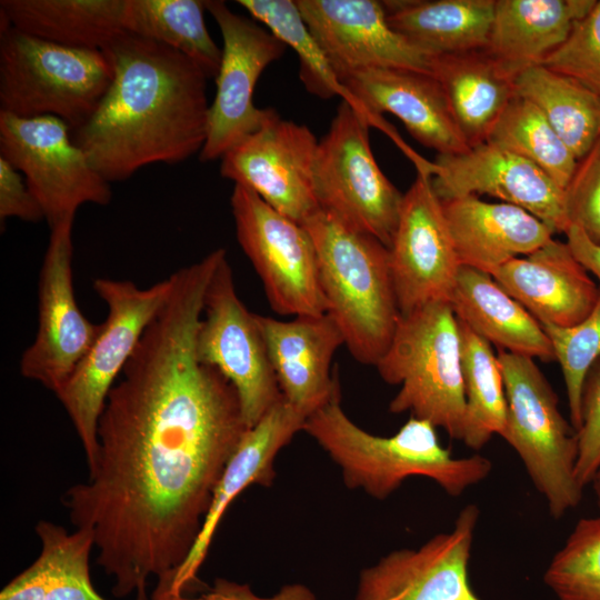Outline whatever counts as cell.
<instances>
[{"instance_id": "6da1fadb", "label": "cell", "mask_w": 600, "mask_h": 600, "mask_svg": "<svg viewBox=\"0 0 600 600\" xmlns=\"http://www.w3.org/2000/svg\"><path fill=\"white\" fill-rule=\"evenodd\" d=\"M171 293L146 328L98 424L89 479L63 496L89 530L118 598L162 593L193 548L214 489L250 429L233 384L194 352L208 276L171 274Z\"/></svg>"}, {"instance_id": "7a4b0ae2", "label": "cell", "mask_w": 600, "mask_h": 600, "mask_svg": "<svg viewBox=\"0 0 600 600\" xmlns=\"http://www.w3.org/2000/svg\"><path fill=\"white\" fill-rule=\"evenodd\" d=\"M112 82L91 118L71 132L109 183L139 169L176 164L200 153L210 103L207 76L189 58L129 32L104 49Z\"/></svg>"}, {"instance_id": "3957f363", "label": "cell", "mask_w": 600, "mask_h": 600, "mask_svg": "<svg viewBox=\"0 0 600 600\" xmlns=\"http://www.w3.org/2000/svg\"><path fill=\"white\" fill-rule=\"evenodd\" d=\"M340 399L339 390L306 419L303 431L339 466L349 489L382 500L407 478L422 476L458 497L491 472V461L480 454L454 458L427 420L411 417L394 434L380 437L350 420Z\"/></svg>"}, {"instance_id": "277c9868", "label": "cell", "mask_w": 600, "mask_h": 600, "mask_svg": "<svg viewBox=\"0 0 600 600\" xmlns=\"http://www.w3.org/2000/svg\"><path fill=\"white\" fill-rule=\"evenodd\" d=\"M303 226L316 247L328 313L339 326L350 354L360 363L376 366L400 318L389 248L321 209Z\"/></svg>"}, {"instance_id": "5b68a950", "label": "cell", "mask_w": 600, "mask_h": 600, "mask_svg": "<svg viewBox=\"0 0 600 600\" xmlns=\"http://www.w3.org/2000/svg\"><path fill=\"white\" fill-rule=\"evenodd\" d=\"M0 111L52 116L71 132L93 114L113 79L104 50L50 42L13 28L0 14Z\"/></svg>"}, {"instance_id": "8992f818", "label": "cell", "mask_w": 600, "mask_h": 600, "mask_svg": "<svg viewBox=\"0 0 600 600\" xmlns=\"http://www.w3.org/2000/svg\"><path fill=\"white\" fill-rule=\"evenodd\" d=\"M374 367L383 381L401 386L389 404L390 412L410 411L463 440L467 403L461 338L449 302H432L400 314L391 343Z\"/></svg>"}, {"instance_id": "52a82bcc", "label": "cell", "mask_w": 600, "mask_h": 600, "mask_svg": "<svg viewBox=\"0 0 600 600\" xmlns=\"http://www.w3.org/2000/svg\"><path fill=\"white\" fill-rule=\"evenodd\" d=\"M507 400L501 437L517 451L549 513L561 518L579 506L583 488L576 478L577 431L558 408V398L533 358L500 350Z\"/></svg>"}, {"instance_id": "ba28073f", "label": "cell", "mask_w": 600, "mask_h": 600, "mask_svg": "<svg viewBox=\"0 0 600 600\" xmlns=\"http://www.w3.org/2000/svg\"><path fill=\"white\" fill-rule=\"evenodd\" d=\"M92 287L108 307L107 318L90 350L56 394L78 433L89 469L97 461L98 424L108 394L168 300L172 279L140 288L131 280L97 278Z\"/></svg>"}, {"instance_id": "9c48e42d", "label": "cell", "mask_w": 600, "mask_h": 600, "mask_svg": "<svg viewBox=\"0 0 600 600\" xmlns=\"http://www.w3.org/2000/svg\"><path fill=\"white\" fill-rule=\"evenodd\" d=\"M368 116L342 100L314 163V193L321 210L348 228L391 247L401 193L381 171L371 150Z\"/></svg>"}, {"instance_id": "30bf717a", "label": "cell", "mask_w": 600, "mask_h": 600, "mask_svg": "<svg viewBox=\"0 0 600 600\" xmlns=\"http://www.w3.org/2000/svg\"><path fill=\"white\" fill-rule=\"evenodd\" d=\"M0 156L24 174L50 230L74 219L84 203L111 201L110 183L74 143L70 127L57 117L21 118L0 111Z\"/></svg>"}, {"instance_id": "8fae6325", "label": "cell", "mask_w": 600, "mask_h": 600, "mask_svg": "<svg viewBox=\"0 0 600 600\" xmlns=\"http://www.w3.org/2000/svg\"><path fill=\"white\" fill-rule=\"evenodd\" d=\"M230 202L237 240L260 277L271 309L293 317L327 313L316 247L306 227L242 184H234Z\"/></svg>"}, {"instance_id": "7c38bea8", "label": "cell", "mask_w": 600, "mask_h": 600, "mask_svg": "<svg viewBox=\"0 0 600 600\" xmlns=\"http://www.w3.org/2000/svg\"><path fill=\"white\" fill-rule=\"evenodd\" d=\"M194 352L233 384L249 428L282 398L256 314L237 293L227 254L204 293Z\"/></svg>"}, {"instance_id": "4fadbf2b", "label": "cell", "mask_w": 600, "mask_h": 600, "mask_svg": "<svg viewBox=\"0 0 600 600\" xmlns=\"http://www.w3.org/2000/svg\"><path fill=\"white\" fill-rule=\"evenodd\" d=\"M222 34V58L210 103L202 162L221 159L233 146L258 130L273 109L254 106V88L266 68L287 46L252 18L236 13L223 1H207Z\"/></svg>"}, {"instance_id": "5bb4252c", "label": "cell", "mask_w": 600, "mask_h": 600, "mask_svg": "<svg viewBox=\"0 0 600 600\" xmlns=\"http://www.w3.org/2000/svg\"><path fill=\"white\" fill-rule=\"evenodd\" d=\"M62 221L50 230L39 274L38 330L23 351L20 372L57 394L93 344L101 323L80 311L72 284V226Z\"/></svg>"}, {"instance_id": "9a60e30c", "label": "cell", "mask_w": 600, "mask_h": 600, "mask_svg": "<svg viewBox=\"0 0 600 600\" xmlns=\"http://www.w3.org/2000/svg\"><path fill=\"white\" fill-rule=\"evenodd\" d=\"M319 141L274 110L262 126L221 158L220 174L253 190L287 218L303 224L320 210L314 193Z\"/></svg>"}, {"instance_id": "2e32d148", "label": "cell", "mask_w": 600, "mask_h": 600, "mask_svg": "<svg viewBox=\"0 0 600 600\" xmlns=\"http://www.w3.org/2000/svg\"><path fill=\"white\" fill-rule=\"evenodd\" d=\"M403 193L397 230L389 248L400 314L432 302H449L461 267L431 176L417 172Z\"/></svg>"}, {"instance_id": "e0dca14e", "label": "cell", "mask_w": 600, "mask_h": 600, "mask_svg": "<svg viewBox=\"0 0 600 600\" xmlns=\"http://www.w3.org/2000/svg\"><path fill=\"white\" fill-rule=\"evenodd\" d=\"M478 519L479 508L467 504L450 531L363 569L354 600H481L468 573Z\"/></svg>"}, {"instance_id": "ac0fdd59", "label": "cell", "mask_w": 600, "mask_h": 600, "mask_svg": "<svg viewBox=\"0 0 600 600\" xmlns=\"http://www.w3.org/2000/svg\"><path fill=\"white\" fill-rule=\"evenodd\" d=\"M341 83L350 94L352 106L364 112L372 126L383 130L413 163L421 157L382 120V112L396 116L416 140L438 154H458L470 148L432 74L373 68L349 73Z\"/></svg>"}, {"instance_id": "d6986e66", "label": "cell", "mask_w": 600, "mask_h": 600, "mask_svg": "<svg viewBox=\"0 0 600 600\" xmlns=\"http://www.w3.org/2000/svg\"><path fill=\"white\" fill-rule=\"evenodd\" d=\"M310 32L338 79L349 73L396 68L432 74L434 57L388 22L376 0H296Z\"/></svg>"}, {"instance_id": "ffe728a7", "label": "cell", "mask_w": 600, "mask_h": 600, "mask_svg": "<svg viewBox=\"0 0 600 600\" xmlns=\"http://www.w3.org/2000/svg\"><path fill=\"white\" fill-rule=\"evenodd\" d=\"M431 183L440 200L489 194L530 212L556 232H566V192L524 158L482 142L458 154H438Z\"/></svg>"}, {"instance_id": "44dd1931", "label": "cell", "mask_w": 600, "mask_h": 600, "mask_svg": "<svg viewBox=\"0 0 600 600\" xmlns=\"http://www.w3.org/2000/svg\"><path fill=\"white\" fill-rule=\"evenodd\" d=\"M306 417L282 397L243 436L214 489L200 534L167 589L151 600H169L199 590L197 573L207 556L214 531L232 500L250 484L270 487L276 477L278 452L303 431Z\"/></svg>"}, {"instance_id": "7402d4cb", "label": "cell", "mask_w": 600, "mask_h": 600, "mask_svg": "<svg viewBox=\"0 0 600 600\" xmlns=\"http://www.w3.org/2000/svg\"><path fill=\"white\" fill-rule=\"evenodd\" d=\"M280 391L306 418L340 390L331 362L343 334L327 312L290 321L256 314Z\"/></svg>"}, {"instance_id": "603a6c76", "label": "cell", "mask_w": 600, "mask_h": 600, "mask_svg": "<svg viewBox=\"0 0 600 600\" xmlns=\"http://www.w3.org/2000/svg\"><path fill=\"white\" fill-rule=\"evenodd\" d=\"M490 274L540 323L574 326L589 316L600 297V289L567 242L553 238Z\"/></svg>"}, {"instance_id": "cb8c5ba5", "label": "cell", "mask_w": 600, "mask_h": 600, "mask_svg": "<svg viewBox=\"0 0 600 600\" xmlns=\"http://www.w3.org/2000/svg\"><path fill=\"white\" fill-rule=\"evenodd\" d=\"M461 266L491 273L552 239L554 231L517 206L470 194L441 200Z\"/></svg>"}, {"instance_id": "d4e9b609", "label": "cell", "mask_w": 600, "mask_h": 600, "mask_svg": "<svg viewBox=\"0 0 600 600\" xmlns=\"http://www.w3.org/2000/svg\"><path fill=\"white\" fill-rule=\"evenodd\" d=\"M450 304L458 320L500 350L543 362L556 360L541 323L491 274L461 266Z\"/></svg>"}, {"instance_id": "484cf974", "label": "cell", "mask_w": 600, "mask_h": 600, "mask_svg": "<svg viewBox=\"0 0 600 600\" xmlns=\"http://www.w3.org/2000/svg\"><path fill=\"white\" fill-rule=\"evenodd\" d=\"M594 0H496L487 51L517 74L561 47Z\"/></svg>"}, {"instance_id": "4316f807", "label": "cell", "mask_w": 600, "mask_h": 600, "mask_svg": "<svg viewBox=\"0 0 600 600\" xmlns=\"http://www.w3.org/2000/svg\"><path fill=\"white\" fill-rule=\"evenodd\" d=\"M432 76L440 83L468 146L486 142L516 97L514 73L486 49L437 56Z\"/></svg>"}, {"instance_id": "83f0119b", "label": "cell", "mask_w": 600, "mask_h": 600, "mask_svg": "<svg viewBox=\"0 0 600 600\" xmlns=\"http://www.w3.org/2000/svg\"><path fill=\"white\" fill-rule=\"evenodd\" d=\"M389 24L437 56L487 49L496 0L382 1Z\"/></svg>"}, {"instance_id": "f1b7e54d", "label": "cell", "mask_w": 600, "mask_h": 600, "mask_svg": "<svg viewBox=\"0 0 600 600\" xmlns=\"http://www.w3.org/2000/svg\"><path fill=\"white\" fill-rule=\"evenodd\" d=\"M124 0H1L0 14L28 34L104 50L124 31Z\"/></svg>"}, {"instance_id": "f546056e", "label": "cell", "mask_w": 600, "mask_h": 600, "mask_svg": "<svg viewBox=\"0 0 600 600\" xmlns=\"http://www.w3.org/2000/svg\"><path fill=\"white\" fill-rule=\"evenodd\" d=\"M514 88L543 114L578 161L599 140L600 98L578 80L532 64L514 76Z\"/></svg>"}, {"instance_id": "4dcf8cb0", "label": "cell", "mask_w": 600, "mask_h": 600, "mask_svg": "<svg viewBox=\"0 0 600 600\" xmlns=\"http://www.w3.org/2000/svg\"><path fill=\"white\" fill-rule=\"evenodd\" d=\"M207 1L124 0L126 32L170 47L216 79L221 58L204 21Z\"/></svg>"}, {"instance_id": "1f68e13d", "label": "cell", "mask_w": 600, "mask_h": 600, "mask_svg": "<svg viewBox=\"0 0 600 600\" xmlns=\"http://www.w3.org/2000/svg\"><path fill=\"white\" fill-rule=\"evenodd\" d=\"M459 321L461 368L467 403L463 442L481 449L493 434L501 436L507 417L503 378L490 342Z\"/></svg>"}, {"instance_id": "d6a6232c", "label": "cell", "mask_w": 600, "mask_h": 600, "mask_svg": "<svg viewBox=\"0 0 600 600\" xmlns=\"http://www.w3.org/2000/svg\"><path fill=\"white\" fill-rule=\"evenodd\" d=\"M487 142L532 162L564 190L579 162L543 114L517 94L494 124Z\"/></svg>"}, {"instance_id": "836d02e7", "label": "cell", "mask_w": 600, "mask_h": 600, "mask_svg": "<svg viewBox=\"0 0 600 600\" xmlns=\"http://www.w3.org/2000/svg\"><path fill=\"white\" fill-rule=\"evenodd\" d=\"M238 3L252 19L294 50L299 58L300 79L310 93L323 99L340 96L352 104L350 94L310 32L296 1L239 0Z\"/></svg>"}, {"instance_id": "e575fe53", "label": "cell", "mask_w": 600, "mask_h": 600, "mask_svg": "<svg viewBox=\"0 0 600 600\" xmlns=\"http://www.w3.org/2000/svg\"><path fill=\"white\" fill-rule=\"evenodd\" d=\"M36 533L48 567L46 600H106L90 578L89 558L94 544L89 530L68 532L59 524L41 520Z\"/></svg>"}, {"instance_id": "d590c367", "label": "cell", "mask_w": 600, "mask_h": 600, "mask_svg": "<svg viewBox=\"0 0 600 600\" xmlns=\"http://www.w3.org/2000/svg\"><path fill=\"white\" fill-rule=\"evenodd\" d=\"M543 579L559 600H600V516L576 523Z\"/></svg>"}, {"instance_id": "8d00e7d4", "label": "cell", "mask_w": 600, "mask_h": 600, "mask_svg": "<svg viewBox=\"0 0 600 600\" xmlns=\"http://www.w3.org/2000/svg\"><path fill=\"white\" fill-rule=\"evenodd\" d=\"M549 337L566 384L570 421L576 431L581 426L582 389L589 370L600 358V297L581 322L571 327L541 323Z\"/></svg>"}, {"instance_id": "74e56055", "label": "cell", "mask_w": 600, "mask_h": 600, "mask_svg": "<svg viewBox=\"0 0 600 600\" xmlns=\"http://www.w3.org/2000/svg\"><path fill=\"white\" fill-rule=\"evenodd\" d=\"M540 64L578 80L600 98V1Z\"/></svg>"}, {"instance_id": "f35d334b", "label": "cell", "mask_w": 600, "mask_h": 600, "mask_svg": "<svg viewBox=\"0 0 600 600\" xmlns=\"http://www.w3.org/2000/svg\"><path fill=\"white\" fill-rule=\"evenodd\" d=\"M564 192L569 226H577L600 244V138L579 160Z\"/></svg>"}, {"instance_id": "ab89813d", "label": "cell", "mask_w": 600, "mask_h": 600, "mask_svg": "<svg viewBox=\"0 0 600 600\" xmlns=\"http://www.w3.org/2000/svg\"><path fill=\"white\" fill-rule=\"evenodd\" d=\"M576 478L584 488L600 469V358L586 378L581 399V426L577 431Z\"/></svg>"}, {"instance_id": "60d3db41", "label": "cell", "mask_w": 600, "mask_h": 600, "mask_svg": "<svg viewBox=\"0 0 600 600\" xmlns=\"http://www.w3.org/2000/svg\"><path fill=\"white\" fill-rule=\"evenodd\" d=\"M19 172L8 160L0 156L1 223L9 218H18L29 222L44 219L40 204Z\"/></svg>"}, {"instance_id": "b9f144b4", "label": "cell", "mask_w": 600, "mask_h": 600, "mask_svg": "<svg viewBox=\"0 0 600 600\" xmlns=\"http://www.w3.org/2000/svg\"><path fill=\"white\" fill-rule=\"evenodd\" d=\"M169 600H317L314 593L300 583L286 584L269 597L258 596L249 584L217 578L198 594H182Z\"/></svg>"}, {"instance_id": "7bdbcfd3", "label": "cell", "mask_w": 600, "mask_h": 600, "mask_svg": "<svg viewBox=\"0 0 600 600\" xmlns=\"http://www.w3.org/2000/svg\"><path fill=\"white\" fill-rule=\"evenodd\" d=\"M47 590L48 567L40 553L31 566L2 589L0 600H46Z\"/></svg>"}, {"instance_id": "ee69618b", "label": "cell", "mask_w": 600, "mask_h": 600, "mask_svg": "<svg viewBox=\"0 0 600 600\" xmlns=\"http://www.w3.org/2000/svg\"><path fill=\"white\" fill-rule=\"evenodd\" d=\"M564 233L573 257L600 281V244L593 242L580 228L573 224H570Z\"/></svg>"}, {"instance_id": "f6af8a7d", "label": "cell", "mask_w": 600, "mask_h": 600, "mask_svg": "<svg viewBox=\"0 0 600 600\" xmlns=\"http://www.w3.org/2000/svg\"><path fill=\"white\" fill-rule=\"evenodd\" d=\"M592 488L597 500V506L600 509V469L596 473L593 480H592Z\"/></svg>"}]
</instances>
